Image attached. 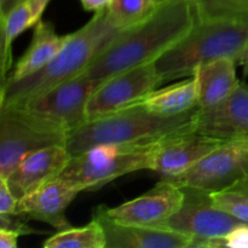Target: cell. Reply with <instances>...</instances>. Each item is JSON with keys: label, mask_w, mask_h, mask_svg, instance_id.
<instances>
[{"label": "cell", "mask_w": 248, "mask_h": 248, "mask_svg": "<svg viewBox=\"0 0 248 248\" xmlns=\"http://www.w3.org/2000/svg\"><path fill=\"white\" fill-rule=\"evenodd\" d=\"M70 157L65 144L48 145L24 156L5 179L19 200L44 184L58 178Z\"/></svg>", "instance_id": "obj_13"}, {"label": "cell", "mask_w": 248, "mask_h": 248, "mask_svg": "<svg viewBox=\"0 0 248 248\" xmlns=\"http://www.w3.org/2000/svg\"><path fill=\"white\" fill-rule=\"evenodd\" d=\"M164 84L154 62L121 72L96 87L86 108V120H96L140 104Z\"/></svg>", "instance_id": "obj_9"}, {"label": "cell", "mask_w": 248, "mask_h": 248, "mask_svg": "<svg viewBox=\"0 0 248 248\" xmlns=\"http://www.w3.org/2000/svg\"><path fill=\"white\" fill-rule=\"evenodd\" d=\"M248 47V26L227 21H196L195 26L154 62L164 82L193 77L218 58L239 62Z\"/></svg>", "instance_id": "obj_4"}, {"label": "cell", "mask_w": 248, "mask_h": 248, "mask_svg": "<svg viewBox=\"0 0 248 248\" xmlns=\"http://www.w3.org/2000/svg\"><path fill=\"white\" fill-rule=\"evenodd\" d=\"M213 201L240 222L248 224V177L236 182L228 189L212 194Z\"/></svg>", "instance_id": "obj_24"}, {"label": "cell", "mask_w": 248, "mask_h": 248, "mask_svg": "<svg viewBox=\"0 0 248 248\" xmlns=\"http://www.w3.org/2000/svg\"><path fill=\"white\" fill-rule=\"evenodd\" d=\"M119 31H121L109 21L106 9L94 12V16L73 33L64 47L45 67L23 79L2 82L0 107L23 104L80 75Z\"/></svg>", "instance_id": "obj_2"}, {"label": "cell", "mask_w": 248, "mask_h": 248, "mask_svg": "<svg viewBox=\"0 0 248 248\" xmlns=\"http://www.w3.org/2000/svg\"><path fill=\"white\" fill-rule=\"evenodd\" d=\"M107 239L101 223L92 218L89 224L58 230L44 242L45 248H106Z\"/></svg>", "instance_id": "obj_21"}, {"label": "cell", "mask_w": 248, "mask_h": 248, "mask_svg": "<svg viewBox=\"0 0 248 248\" xmlns=\"http://www.w3.org/2000/svg\"><path fill=\"white\" fill-rule=\"evenodd\" d=\"M21 232L14 229L0 228V247L1 248H16L18 237Z\"/></svg>", "instance_id": "obj_28"}, {"label": "cell", "mask_w": 248, "mask_h": 248, "mask_svg": "<svg viewBox=\"0 0 248 248\" xmlns=\"http://www.w3.org/2000/svg\"><path fill=\"white\" fill-rule=\"evenodd\" d=\"M194 131L223 142H248V85L240 81L232 94L212 108H199Z\"/></svg>", "instance_id": "obj_12"}, {"label": "cell", "mask_w": 248, "mask_h": 248, "mask_svg": "<svg viewBox=\"0 0 248 248\" xmlns=\"http://www.w3.org/2000/svg\"><path fill=\"white\" fill-rule=\"evenodd\" d=\"M50 0H23L7 12L4 17H0V55H1V82L6 81L7 72L11 68V47L15 39L23 33L29 27L35 26L47 6Z\"/></svg>", "instance_id": "obj_19"}, {"label": "cell", "mask_w": 248, "mask_h": 248, "mask_svg": "<svg viewBox=\"0 0 248 248\" xmlns=\"http://www.w3.org/2000/svg\"><path fill=\"white\" fill-rule=\"evenodd\" d=\"M18 199L9 188L6 179L0 177V216L15 215Z\"/></svg>", "instance_id": "obj_26"}, {"label": "cell", "mask_w": 248, "mask_h": 248, "mask_svg": "<svg viewBox=\"0 0 248 248\" xmlns=\"http://www.w3.org/2000/svg\"><path fill=\"white\" fill-rule=\"evenodd\" d=\"M219 247L248 248V224L241 223L224 237L213 242L212 246H211V248Z\"/></svg>", "instance_id": "obj_25"}, {"label": "cell", "mask_w": 248, "mask_h": 248, "mask_svg": "<svg viewBox=\"0 0 248 248\" xmlns=\"http://www.w3.org/2000/svg\"><path fill=\"white\" fill-rule=\"evenodd\" d=\"M156 9L149 0H113L106 12L116 29L126 31L149 18Z\"/></svg>", "instance_id": "obj_23"}, {"label": "cell", "mask_w": 248, "mask_h": 248, "mask_svg": "<svg viewBox=\"0 0 248 248\" xmlns=\"http://www.w3.org/2000/svg\"><path fill=\"white\" fill-rule=\"evenodd\" d=\"M196 21H227L248 26V0H191Z\"/></svg>", "instance_id": "obj_22"}, {"label": "cell", "mask_w": 248, "mask_h": 248, "mask_svg": "<svg viewBox=\"0 0 248 248\" xmlns=\"http://www.w3.org/2000/svg\"><path fill=\"white\" fill-rule=\"evenodd\" d=\"M111 1L113 0H81V4L84 9L87 10V11L97 12L108 7Z\"/></svg>", "instance_id": "obj_29"}, {"label": "cell", "mask_w": 248, "mask_h": 248, "mask_svg": "<svg viewBox=\"0 0 248 248\" xmlns=\"http://www.w3.org/2000/svg\"><path fill=\"white\" fill-rule=\"evenodd\" d=\"M184 191L170 179L161 181L143 195L116 207H107L111 219L128 225L164 228L165 223L181 208Z\"/></svg>", "instance_id": "obj_11"}, {"label": "cell", "mask_w": 248, "mask_h": 248, "mask_svg": "<svg viewBox=\"0 0 248 248\" xmlns=\"http://www.w3.org/2000/svg\"><path fill=\"white\" fill-rule=\"evenodd\" d=\"M80 189L62 178H56L19 199L15 215L46 223L57 230L70 228L65 210Z\"/></svg>", "instance_id": "obj_15"}, {"label": "cell", "mask_w": 248, "mask_h": 248, "mask_svg": "<svg viewBox=\"0 0 248 248\" xmlns=\"http://www.w3.org/2000/svg\"><path fill=\"white\" fill-rule=\"evenodd\" d=\"M248 177V142H223L184 173L170 177L178 186L215 194ZM165 178V177H162Z\"/></svg>", "instance_id": "obj_10"}, {"label": "cell", "mask_w": 248, "mask_h": 248, "mask_svg": "<svg viewBox=\"0 0 248 248\" xmlns=\"http://www.w3.org/2000/svg\"><path fill=\"white\" fill-rule=\"evenodd\" d=\"M140 104L164 116L181 115L198 108L199 93L195 75L164 89H156Z\"/></svg>", "instance_id": "obj_20"}, {"label": "cell", "mask_w": 248, "mask_h": 248, "mask_svg": "<svg viewBox=\"0 0 248 248\" xmlns=\"http://www.w3.org/2000/svg\"><path fill=\"white\" fill-rule=\"evenodd\" d=\"M23 0H0V17H4L9 11H11L16 5Z\"/></svg>", "instance_id": "obj_30"}, {"label": "cell", "mask_w": 248, "mask_h": 248, "mask_svg": "<svg viewBox=\"0 0 248 248\" xmlns=\"http://www.w3.org/2000/svg\"><path fill=\"white\" fill-rule=\"evenodd\" d=\"M236 64L232 58H218L196 69L194 75L198 81L200 108L218 106L234 92L240 82L236 77Z\"/></svg>", "instance_id": "obj_17"}, {"label": "cell", "mask_w": 248, "mask_h": 248, "mask_svg": "<svg viewBox=\"0 0 248 248\" xmlns=\"http://www.w3.org/2000/svg\"><path fill=\"white\" fill-rule=\"evenodd\" d=\"M68 132L19 107H0V177L6 178L24 156L41 148L65 144Z\"/></svg>", "instance_id": "obj_6"}, {"label": "cell", "mask_w": 248, "mask_h": 248, "mask_svg": "<svg viewBox=\"0 0 248 248\" xmlns=\"http://www.w3.org/2000/svg\"><path fill=\"white\" fill-rule=\"evenodd\" d=\"M182 189L184 199L181 208L165 223L164 229L190 236L191 248H211L213 242L242 223L218 207L211 193L188 186Z\"/></svg>", "instance_id": "obj_7"}, {"label": "cell", "mask_w": 248, "mask_h": 248, "mask_svg": "<svg viewBox=\"0 0 248 248\" xmlns=\"http://www.w3.org/2000/svg\"><path fill=\"white\" fill-rule=\"evenodd\" d=\"M195 23L191 0H171L144 22L119 31L82 73L98 86L113 75L155 62Z\"/></svg>", "instance_id": "obj_1"}, {"label": "cell", "mask_w": 248, "mask_h": 248, "mask_svg": "<svg viewBox=\"0 0 248 248\" xmlns=\"http://www.w3.org/2000/svg\"><path fill=\"white\" fill-rule=\"evenodd\" d=\"M96 87V84L81 73L26 103L10 107H19L44 123L69 135L87 121V103Z\"/></svg>", "instance_id": "obj_8"}, {"label": "cell", "mask_w": 248, "mask_h": 248, "mask_svg": "<svg viewBox=\"0 0 248 248\" xmlns=\"http://www.w3.org/2000/svg\"><path fill=\"white\" fill-rule=\"evenodd\" d=\"M223 140L191 131L172 136L161 142L153 161L152 171L170 178L184 173Z\"/></svg>", "instance_id": "obj_16"}, {"label": "cell", "mask_w": 248, "mask_h": 248, "mask_svg": "<svg viewBox=\"0 0 248 248\" xmlns=\"http://www.w3.org/2000/svg\"><path fill=\"white\" fill-rule=\"evenodd\" d=\"M239 64L242 65V69H244V75L248 77V47L244 51V53L241 55L239 60Z\"/></svg>", "instance_id": "obj_31"}, {"label": "cell", "mask_w": 248, "mask_h": 248, "mask_svg": "<svg viewBox=\"0 0 248 248\" xmlns=\"http://www.w3.org/2000/svg\"><path fill=\"white\" fill-rule=\"evenodd\" d=\"M92 218L103 227L106 248H191L193 245L190 236L173 230L116 222L107 215L103 205L94 208Z\"/></svg>", "instance_id": "obj_14"}, {"label": "cell", "mask_w": 248, "mask_h": 248, "mask_svg": "<svg viewBox=\"0 0 248 248\" xmlns=\"http://www.w3.org/2000/svg\"><path fill=\"white\" fill-rule=\"evenodd\" d=\"M199 108L176 116H164L148 110L142 104L86 121L69 132L65 142L70 156L99 144L153 143L194 131Z\"/></svg>", "instance_id": "obj_3"}, {"label": "cell", "mask_w": 248, "mask_h": 248, "mask_svg": "<svg viewBox=\"0 0 248 248\" xmlns=\"http://www.w3.org/2000/svg\"><path fill=\"white\" fill-rule=\"evenodd\" d=\"M72 35L73 33L58 35L52 24L39 21L35 24L31 45L6 80L23 79L40 70L64 47Z\"/></svg>", "instance_id": "obj_18"}, {"label": "cell", "mask_w": 248, "mask_h": 248, "mask_svg": "<svg viewBox=\"0 0 248 248\" xmlns=\"http://www.w3.org/2000/svg\"><path fill=\"white\" fill-rule=\"evenodd\" d=\"M162 140L96 145L70 157L60 178L85 191L132 172L152 170L155 153Z\"/></svg>", "instance_id": "obj_5"}, {"label": "cell", "mask_w": 248, "mask_h": 248, "mask_svg": "<svg viewBox=\"0 0 248 248\" xmlns=\"http://www.w3.org/2000/svg\"><path fill=\"white\" fill-rule=\"evenodd\" d=\"M149 1L153 2V4H154L156 7H159V6H161V5L166 4V2L171 1V0H149Z\"/></svg>", "instance_id": "obj_32"}, {"label": "cell", "mask_w": 248, "mask_h": 248, "mask_svg": "<svg viewBox=\"0 0 248 248\" xmlns=\"http://www.w3.org/2000/svg\"><path fill=\"white\" fill-rule=\"evenodd\" d=\"M16 215H7V216H0V228H7V229H14L21 232L22 235H29L35 232L29 228L28 225L21 219H15Z\"/></svg>", "instance_id": "obj_27"}]
</instances>
